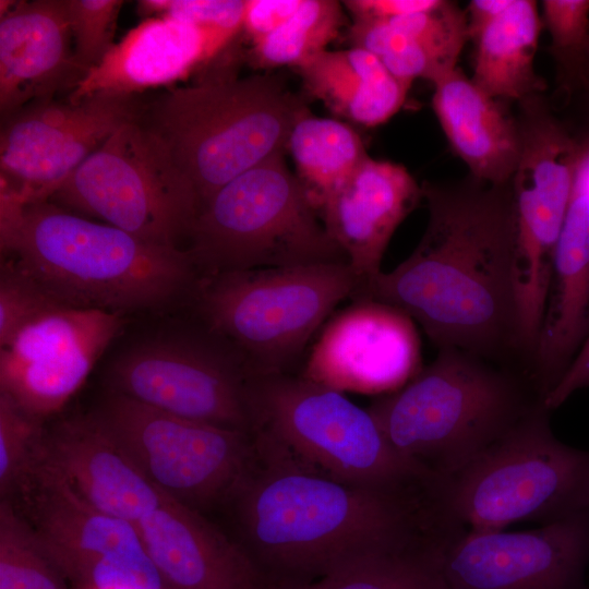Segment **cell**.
<instances>
[{"instance_id":"obj_1","label":"cell","mask_w":589,"mask_h":589,"mask_svg":"<svg viewBox=\"0 0 589 589\" xmlns=\"http://www.w3.org/2000/svg\"><path fill=\"white\" fill-rule=\"evenodd\" d=\"M422 191L429 220L416 249L393 271L363 283L351 300L401 310L437 349L502 363L521 354L512 182L493 185L469 175L424 183Z\"/></svg>"},{"instance_id":"obj_2","label":"cell","mask_w":589,"mask_h":589,"mask_svg":"<svg viewBox=\"0 0 589 589\" xmlns=\"http://www.w3.org/2000/svg\"><path fill=\"white\" fill-rule=\"evenodd\" d=\"M230 504L239 542L271 587L426 546L438 531L425 495L352 485L262 458Z\"/></svg>"},{"instance_id":"obj_3","label":"cell","mask_w":589,"mask_h":589,"mask_svg":"<svg viewBox=\"0 0 589 589\" xmlns=\"http://www.w3.org/2000/svg\"><path fill=\"white\" fill-rule=\"evenodd\" d=\"M1 250L58 302L122 313L192 293L199 272L179 247L147 242L50 201L0 192Z\"/></svg>"},{"instance_id":"obj_4","label":"cell","mask_w":589,"mask_h":589,"mask_svg":"<svg viewBox=\"0 0 589 589\" xmlns=\"http://www.w3.org/2000/svg\"><path fill=\"white\" fill-rule=\"evenodd\" d=\"M305 107L275 76L221 73L142 99L135 121L189 187L199 214L235 178L284 155Z\"/></svg>"},{"instance_id":"obj_5","label":"cell","mask_w":589,"mask_h":589,"mask_svg":"<svg viewBox=\"0 0 589 589\" xmlns=\"http://www.w3.org/2000/svg\"><path fill=\"white\" fill-rule=\"evenodd\" d=\"M543 400L526 375L458 348L368 410L389 444L434 480L464 468Z\"/></svg>"},{"instance_id":"obj_6","label":"cell","mask_w":589,"mask_h":589,"mask_svg":"<svg viewBox=\"0 0 589 589\" xmlns=\"http://www.w3.org/2000/svg\"><path fill=\"white\" fill-rule=\"evenodd\" d=\"M247 396L262 459L407 495H424L434 479L395 450L368 408L342 392L288 372L250 375Z\"/></svg>"},{"instance_id":"obj_7","label":"cell","mask_w":589,"mask_h":589,"mask_svg":"<svg viewBox=\"0 0 589 589\" xmlns=\"http://www.w3.org/2000/svg\"><path fill=\"white\" fill-rule=\"evenodd\" d=\"M539 401L460 470L434 480L432 507L446 527L496 531L589 512V452L561 442Z\"/></svg>"},{"instance_id":"obj_8","label":"cell","mask_w":589,"mask_h":589,"mask_svg":"<svg viewBox=\"0 0 589 589\" xmlns=\"http://www.w3.org/2000/svg\"><path fill=\"white\" fill-rule=\"evenodd\" d=\"M360 285L348 263H324L201 275L192 294L200 322L257 375L290 372Z\"/></svg>"},{"instance_id":"obj_9","label":"cell","mask_w":589,"mask_h":589,"mask_svg":"<svg viewBox=\"0 0 589 589\" xmlns=\"http://www.w3.org/2000/svg\"><path fill=\"white\" fill-rule=\"evenodd\" d=\"M187 238L200 276L348 263L284 155L218 190L196 215Z\"/></svg>"},{"instance_id":"obj_10","label":"cell","mask_w":589,"mask_h":589,"mask_svg":"<svg viewBox=\"0 0 589 589\" xmlns=\"http://www.w3.org/2000/svg\"><path fill=\"white\" fill-rule=\"evenodd\" d=\"M165 496L204 514L230 504L259 461L253 434L107 392L89 411Z\"/></svg>"},{"instance_id":"obj_11","label":"cell","mask_w":589,"mask_h":589,"mask_svg":"<svg viewBox=\"0 0 589 589\" xmlns=\"http://www.w3.org/2000/svg\"><path fill=\"white\" fill-rule=\"evenodd\" d=\"M49 201L167 247L187 238L197 215L191 190L135 119L88 156Z\"/></svg>"},{"instance_id":"obj_12","label":"cell","mask_w":589,"mask_h":589,"mask_svg":"<svg viewBox=\"0 0 589 589\" xmlns=\"http://www.w3.org/2000/svg\"><path fill=\"white\" fill-rule=\"evenodd\" d=\"M241 354L202 323L137 342L105 373L107 392L182 418L252 433Z\"/></svg>"},{"instance_id":"obj_13","label":"cell","mask_w":589,"mask_h":589,"mask_svg":"<svg viewBox=\"0 0 589 589\" xmlns=\"http://www.w3.org/2000/svg\"><path fill=\"white\" fill-rule=\"evenodd\" d=\"M8 500L72 589H167L139 527L93 507L43 455Z\"/></svg>"},{"instance_id":"obj_14","label":"cell","mask_w":589,"mask_h":589,"mask_svg":"<svg viewBox=\"0 0 589 589\" xmlns=\"http://www.w3.org/2000/svg\"><path fill=\"white\" fill-rule=\"evenodd\" d=\"M434 562L444 589H589V512L522 531L453 528Z\"/></svg>"},{"instance_id":"obj_15","label":"cell","mask_w":589,"mask_h":589,"mask_svg":"<svg viewBox=\"0 0 589 589\" xmlns=\"http://www.w3.org/2000/svg\"><path fill=\"white\" fill-rule=\"evenodd\" d=\"M137 96L95 95L31 104L1 121L0 189L23 203L49 201L71 173L121 125Z\"/></svg>"},{"instance_id":"obj_16","label":"cell","mask_w":589,"mask_h":589,"mask_svg":"<svg viewBox=\"0 0 589 589\" xmlns=\"http://www.w3.org/2000/svg\"><path fill=\"white\" fill-rule=\"evenodd\" d=\"M123 325V314L58 305L0 347V393L44 421L83 385Z\"/></svg>"},{"instance_id":"obj_17","label":"cell","mask_w":589,"mask_h":589,"mask_svg":"<svg viewBox=\"0 0 589 589\" xmlns=\"http://www.w3.org/2000/svg\"><path fill=\"white\" fill-rule=\"evenodd\" d=\"M519 103L520 154L512 179L516 217V272L545 281L567 214L579 142L540 95Z\"/></svg>"},{"instance_id":"obj_18","label":"cell","mask_w":589,"mask_h":589,"mask_svg":"<svg viewBox=\"0 0 589 589\" xmlns=\"http://www.w3.org/2000/svg\"><path fill=\"white\" fill-rule=\"evenodd\" d=\"M421 369L414 321L393 305L364 299L325 322L301 375L342 393L389 394Z\"/></svg>"},{"instance_id":"obj_19","label":"cell","mask_w":589,"mask_h":589,"mask_svg":"<svg viewBox=\"0 0 589 589\" xmlns=\"http://www.w3.org/2000/svg\"><path fill=\"white\" fill-rule=\"evenodd\" d=\"M0 116L67 96L85 72L74 58L65 0L0 1Z\"/></svg>"},{"instance_id":"obj_20","label":"cell","mask_w":589,"mask_h":589,"mask_svg":"<svg viewBox=\"0 0 589 589\" xmlns=\"http://www.w3.org/2000/svg\"><path fill=\"white\" fill-rule=\"evenodd\" d=\"M43 459L93 507L136 526L166 498L89 411L45 426Z\"/></svg>"},{"instance_id":"obj_21","label":"cell","mask_w":589,"mask_h":589,"mask_svg":"<svg viewBox=\"0 0 589 589\" xmlns=\"http://www.w3.org/2000/svg\"><path fill=\"white\" fill-rule=\"evenodd\" d=\"M423 197L408 170L366 157L328 196L318 216L361 285L381 272L386 248Z\"/></svg>"},{"instance_id":"obj_22","label":"cell","mask_w":589,"mask_h":589,"mask_svg":"<svg viewBox=\"0 0 589 589\" xmlns=\"http://www.w3.org/2000/svg\"><path fill=\"white\" fill-rule=\"evenodd\" d=\"M231 41L175 19H146L115 43L65 98L76 103L95 95L137 96L173 84L207 65Z\"/></svg>"},{"instance_id":"obj_23","label":"cell","mask_w":589,"mask_h":589,"mask_svg":"<svg viewBox=\"0 0 589 589\" xmlns=\"http://www.w3.org/2000/svg\"><path fill=\"white\" fill-rule=\"evenodd\" d=\"M137 527L167 589L272 588L243 545L201 512L166 496Z\"/></svg>"},{"instance_id":"obj_24","label":"cell","mask_w":589,"mask_h":589,"mask_svg":"<svg viewBox=\"0 0 589 589\" xmlns=\"http://www.w3.org/2000/svg\"><path fill=\"white\" fill-rule=\"evenodd\" d=\"M589 335V196L573 187L556 244L543 320L528 365L544 398L561 382Z\"/></svg>"},{"instance_id":"obj_25","label":"cell","mask_w":589,"mask_h":589,"mask_svg":"<svg viewBox=\"0 0 589 589\" xmlns=\"http://www.w3.org/2000/svg\"><path fill=\"white\" fill-rule=\"evenodd\" d=\"M433 86L434 112L470 176L493 185L510 183L520 154L517 117L503 99L485 94L458 67Z\"/></svg>"},{"instance_id":"obj_26","label":"cell","mask_w":589,"mask_h":589,"mask_svg":"<svg viewBox=\"0 0 589 589\" xmlns=\"http://www.w3.org/2000/svg\"><path fill=\"white\" fill-rule=\"evenodd\" d=\"M296 69L310 96L335 115L364 127L390 119L410 88L392 75L377 57L358 47L326 49Z\"/></svg>"},{"instance_id":"obj_27","label":"cell","mask_w":589,"mask_h":589,"mask_svg":"<svg viewBox=\"0 0 589 589\" xmlns=\"http://www.w3.org/2000/svg\"><path fill=\"white\" fill-rule=\"evenodd\" d=\"M537 2L513 0L474 39L472 82L491 97L524 100L540 95L545 82L534 71L541 32Z\"/></svg>"},{"instance_id":"obj_28","label":"cell","mask_w":589,"mask_h":589,"mask_svg":"<svg viewBox=\"0 0 589 589\" xmlns=\"http://www.w3.org/2000/svg\"><path fill=\"white\" fill-rule=\"evenodd\" d=\"M287 152L317 213L328 196L369 157L353 128L336 119L314 116L308 107L292 124Z\"/></svg>"},{"instance_id":"obj_29","label":"cell","mask_w":589,"mask_h":589,"mask_svg":"<svg viewBox=\"0 0 589 589\" xmlns=\"http://www.w3.org/2000/svg\"><path fill=\"white\" fill-rule=\"evenodd\" d=\"M271 589H444L433 545L373 555L318 579Z\"/></svg>"},{"instance_id":"obj_30","label":"cell","mask_w":589,"mask_h":589,"mask_svg":"<svg viewBox=\"0 0 589 589\" xmlns=\"http://www.w3.org/2000/svg\"><path fill=\"white\" fill-rule=\"evenodd\" d=\"M345 17L335 0H303L298 11L277 31L253 44L250 52L257 68H297L326 50L337 38Z\"/></svg>"},{"instance_id":"obj_31","label":"cell","mask_w":589,"mask_h":589,"mask_svg":"<svg viewBox=\"0 0 589 589\" xmlns=\"http://www.w3.org/2000/svg\"><path fill=\"white\" fill-rule=\"evenodd\" d=\"M0 589H72L8 498H0Z\"/></svg>"},{"instance_id":"obj_32","label":"cell","mask_w":589,"mask_h":589,"mask_svg":"<svg viewBox=\"0 0 589 589\" xmlns=\"http://www.w3.org/2000/svg\"><path fill=\"white\" fill-rule=\"evenodd\" d=\"M348 36L352 47L373 53L392 75L409 85L418 77L433 84L457 68L386 21H353Z\"/></svg>"},{"instance_id":"obj_33","label":"cell","mask_w":589,"mask_h":589,"mask_svg":"<svg viewBox=\"0 0 589 589\" xmlns=\"http://www.w3.org/2000/svg\"><path fill=\"white\" fill-rule=\"evenodd\" d=\"M542 8L561 86L569 95L589 92V0H544Z\"/></svg>"},{"instance_id":"obj_34","label":"cell","mask_w":589,"mask_h":589,"mask_svg":"<svg viewBox=\"0 0 589 589\" xmlns=\"http://www.w3.org/2000/svg\"><path fill=\"white\" fill-rule=\"evenodd\" d=\"M43 422L0 393V498L11 496L22 478L40 460Z\"/></svg>"},{"instance_id":"obj_35","label":"cell","mask_w":589,"mask_h":589,"mask_svg":"<svg viewBox=\"0 0 589 589\" xmlns=\"http://www.w3.org/2000/svg\"><path fill=\"white\" fill-rule=\"evenodd\" d=\"M123 3L120 0H65L74 58L85 73L115 45V28Z\"/></svg>"},{"instance_id":"obj_36","label":"cell","mask_w":589,"mask_h":589,"mask_svg":"<svg viewBox=\"0 0 589 589\" xmlns=\"http://www.w3.org/2000/svg\"><path fill=\"white\" fill-rule=\"evenodd\" d=\"M64 305L49 296L12 259L4 261L0 274V347L38 315Z\"/></svg>"},{"instance_id":"obj_37","label":"cell","mask_w":589,"mask_h":589,"mask_svg":"<svg viewBox=\"0 0 589 589\" xmlns=\"http://www.w3.org/2000/svg\"><path fill=\"white\" fill-rule=\"evenodd\" d=\"M141 14L170 17L235 39L242 32L245 0H142Z\"/></svg>"},{"instance_id":"obj_38","label":"cell","mask_w":589,"mask_h":589,"mask_svg":"<svg viewBox=\"0 0 589 589\" xmlns=\"http://www.w3.org/2000/svg\"><path fill=\"white\" fill-rule=\"evenodd\" d=\"M303 0H245L242 32L260 41L281 27L300 8Z\"/></svg>"},{"instance_id":"obj_39","label":"cell","mask_w":589,"mask_h":589,"mask_svg":"<svg viewBox=\"0 0 589 589\" xmlns=\"http://www.w3.org/2000/svg\"><path fill=\"white\" fill-rule=\"evenodd\" d=\"M437 0H347L353 21H386L433 7Z\"/></svg>"},{"instance_id":"obj_40","label":"cell","mask_w":589,"mask_h":589,"mask_svg":"<svg viewBox=\"0 0 589 589\" xmlns=\"http://www.w3.org/2000/svg\"><path fill=\"white\" fill-rule=\"evenodd\" d=\"M588 387L589 335L574 362L556 387L544 398L543 404L552 411L562 406L574 393Z\"/></svg>"},{"instance_id":"obj_41","label":"cell","mask_w":589,"mask_h":589,"mask_svg":"<svg viewBox=\"0 0 589 589\" xmlns=\"http://www.w3.org/2000/svg\"><path fill=\"white\" fill-rule=\"evenodd\" d=\"M513 0H472L468 4V34L474 39L486 26L500 16Z\"/></svg>"},{"instance_id":"obj_42","label":"cell","mask_w":589,"mask_h":589,"mask_svg":"<svg viewBox=\"0 0 589 589\" xmlns=\"http://www.w3.org/2000/svg\"><path fill=\"white\" fill-rule=\"evenodd\" d=\"M581 95H584L586 97V99L588 100V103H589V92L584 93ZM581 134H589V127L587 129H585L581 133L577 134V135H581Z\"/></svg>"}]
</instances>
